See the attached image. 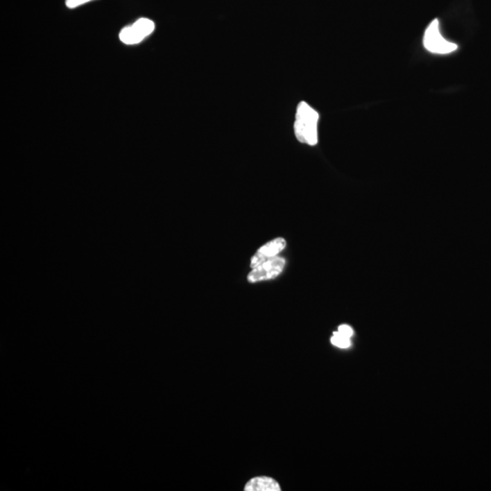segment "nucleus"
Returning a JSON list of instances; mask_svg holds the SVG:
<instances>
[{"mask_svg":"<svg viewBox=\"0 0 491 491\" xmlns=\"http://www.w3.org/2000/svg\"><path fill=\"white\" fill-rule=\"evenodd\" d=\"M423 44L427 51L434 54H449L458 49L455 43L449 42L441 36L438 19H434L427 28Z\"/></svg>","mask_w":491,"mask_h":491,"instance_id":"nucleus-2","label":"nucleus"},{"mask_svg":"<svg viewBox=\"0 0 491 491\" xmlns=\"http://www.w3.org/2000/svg\"><path fill=\"white\" fill-rule=\"evenodd\" d=\"M286 245V243L284 239L277 238L262 246V247L257 251L255 255L251 258L250 267L252 268H255L256 266L259 265L260 263L275 258V257L279 255L282 251L284 250Z\"/></svg>","mask_w":491,"mask_h":491,"instance_id":"nucleus-5","label":"nucleus"},{"mask_svg":"<svg viewBox=\"0 0 491 491\" xmlns=\"http://www.w3.org/2000/svg\"><path fill=\"white\" fill-rule=\"evenodd\" d=\"M338 332H341V334L346 336L347 338H352L353 335V330L352 327L347 325L340 326V327H338Z\"/></svg>","mask_w":491,"mask_h":491,"instance_id":"nucleus-9","label":"nucleus"},{"mask_svg":"<svg viewBox=\"0 0 491 491\" xmlns=\"http://www.w3.org/2000/svg\"><path fill=\"white\" fill-rule=\"evenodd\" d=\"M331 343L336 347H341V349H347L350 346V338L346 337L341 332H335L331 338Z\"/></svg>","mask_w":491,"mask_h":491,"instance_id":"nucleus-7","label":"nucleus"},{"mask_svg":"<svg viewBox=\"0 0 491 491\" xmlns=\"http://www.w3.org/2000/svg\"><path fill=\"white\" fill-rule=\"evenodd\" d=\"M155 29V23L148 19H139L130 27L123 28L119 40L126 45H135L150 36Z\"/></svg>","mask_w":491,"mask_h":491,"instance_id":"nucleus-4","label":"nucleus"},{"mask_svg":"<svg viewBox=\"0 0 491 491\" xmlns=\"http://www.w3.org/2000/svg\"><path fill=\"white\" fill-rule=\"evenodd\" d=\"M318 121L320 114L318 111L306 102H300L294 123L295 135L300 142L309 146L317 145Z\"/></svg>","mask_w":491,"mask_h":491,"instance_id":"nucleus-1","label":"nucleus"},{"mask_svg":"<svg viewBox=\"0 0 491 491\" xmlns=\"http://www.w3.org/2000/svg\"><path fill=\"white\" fill-rule=\"evenodd\" d=\"M285 266L286 259L282 257L277 256L273 259L266 260L253 268L248 274V282L256 283L273 279L282 273Z\"/></svg>","mask_w":491,"mask_h":491,"instance_id":"nucleus-3","label":"nucleus"},{"mask_svg":"<svg viewBox=\"0 0 491 491\" xmlns=\"http://www.w3.org/2000/svg\"><path fill=\"white\" fill-rule=\"evenodd\" d=\"M245 491H280L279 484L274 479L270 477H257L251 479L246 484Z\"/></svg>","mask_w":491,"mask_h":491,"instance_id":"nucleus-6","label":"nucleus"},{"mask_svg":"<svg viewBox=\"0 0 491 491\" xmlns=\"http://www.w3.org/2000/svg\"><path fill=\"white\" fill-rule=\"evenodd\" d=\"M89 1L92 0H66V5L69 8H75Z\"/></svg>","mask_w":491,"mask_h":491,"instance_id":"nucleus-8","label":"nucleus"}]
</instances>
